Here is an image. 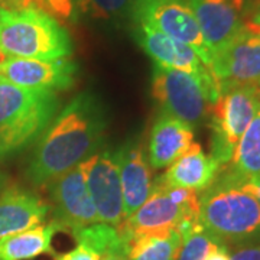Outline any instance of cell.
Returning a JSON list of instances; mask_svg holds the SVG:
<instances>
[{
	"instance_id": "11",
	"label": "cell",
	"mask_w": 260,
	"mask_h": 260,
	"mask_svg": "<svg viewBox=\"0 0 260 260\" xmlns=\"http://www.w3.org/2000/svg\"><path fill=\"white\" fill-rule=\"evenodd\" d=\"M78 65L68 58L41 61L29 58L0 59V77L6 81L32 90L62 91L71 88L75 83Z\"/></svg>"
},
{
	"instance_id": "21",
	"label": "cell",
	"mask_w": 260,
	"mask_h": 260,
	"mask_svg": "<svg viewBox=\"0 0 260 260\" xmlns=\"http://www.w3.org/2000/svg\"><path fill=\"white\" fill-rule=\"evenodd\" d=\"M184 236L179 229L138 234L127 240L129 260H177Z\"/></svg>"
},
{
	"instance_id": "26",
	"label": "cell",
	"mask_w": 260,
	"mask_h": 260,
	"mask_svg": "<svg viewBox=\"0 0 260 260\" xmlns=\"http://www.w3.org/2000/svg\"><path fill=\"white\" fill-rule=\"evenodd\" d=\"M55 260H100V256L83 244H77V247H74L73 250L62 254H56Z\"/></svg>"
},
{
	"instance_id": "23",
	"label": "cell",
	"mask_w": 260,
	"mask_h": 260,
	"mask_svg": "<svg viewBox=\"0 0 260 260\" xmlns=\"http://www.w3.org/2000/svg\"><path fill=\"white\" fill-rule=\"evenodd\" d=\"M135 0H78L80 15L99 20H120L130 16Z\"/></svg>"
},
{
	"instance_id": "6",
	"label": "cell",
	"mask_w": 260,
	"mask_h": 260,
	"mask_svg": "<svg viewBox=\"0 0 260 260\" xmlns=\"http://www.w3.org/2000/svg\"><path fill=\"white\" fill-rule=\"evenodd\" d=\"M200 195L186 188H171L153 182V189L145 204L116 227L129 240L138 234L168 229H179L185 237L198 223Z\"/></svg>"
},
{
	"instance_id": "18",
	"label": "cell",
	"mask_w": 260,
	"mask_h": 260,
	"mask_svg": "<svg viewBox=\"0 0 260 260\" xmlns=\"http://www.w3.org/2000/svg\"><path fill=\"white\" fill-rule=\"evenodd\" d=\"M221 165L201 145L194 142L184 156L175 160L168 171L153 182L171 188H186L192 191H205L215 181Z\"/></svg>"
},
{
	"instance_id": "29",
	"label": "cell",
	"mask_w": 260,
	"mask_h": 260,
	"mask_svg": "<svg viewBox=\"0 0 260 260\" xmlns=\"http://www.w3.org/2000/svg\"><path fill=\"white\" fill-rule=\"evenodd\" d=\"M204 260H232V257H230L227 246L221 243V244L215 246L213 250L205 256Z\"/></svg>"
},
{
	"instance_id": "17",
	"label": "cell",
	"mask_w": 260,
	"mask_h": 260,
	"mask_svg": "<svg viewBox=\"0 0 260 260\" xmlns=\"http://www.w3.org/2000/svg\"><path fill=\"white\" fill-rule=\"evenodd\" d=\"M194 145V129L174 116L162 113L155 120L148 145V160L155 169L171 167Z\"/></svg>"
},
{
	"instance_id": "5",
	"label": "cell",
	"mask_w": 260,
	"mask_h": 260,
	"mask_svg": "<svg viewBox=\"0 0 260 260\" xmlns=\"http://www.w3.org/2000/svg\"><path fill=\"white\" fill-rule=\"evenodd\" d=\"M152 95L164 113L194 129L210 117L211 107L220 97V88L215 80L155 64Z\"/></svg>"
},
{
	"instance_id": "31",
	"label": "cell",
	"mask_w": 260,
	"mask_h": 260,
	"mask_svg": "<svg viewBox=\"0 0 260 260\" xmlns=\"http://www.w3.org/2000/svg\"><path fill=\"white\" fill-rule=\"evenodd\" d=\"M100 260H129L127 259V254L126 251H113V253H107V254H103Z\"/></svg>"
},
{
	"instance_id": "12",
	"label": "cell",
	"mask_w": 260,
	"mask_h": 260,
	"mask_svg": "<svg viewBox=\"0 0 260 260\" xmlns=\"http://www.w3.org/2000/svg\"><path fill=\"white\" fill-rule=\"evenodd\" d=\"M51 184L54 221L73 233L81 227L99 223L93 200L87 189L80 165L55 178Z\"/></svg>"
},
{
	"instance_id": "34",
	"label": "cell",
	"mask_w": 260,
	"mask_h": 260,
	"mask_svg": "<svg viewBox=\"0 0 260 260\" xmlns=\"http://www.w3.org/2000/svg\"><path fill=\"white\" fill-rule=\"evenodd\" d=\"M2 58H3V55H2V54H0V59H2Z\"/></svg>"
},
{
	"instance_id": "33",
	"label": "cell",
	"mask_w": 260,
	"mask_h": 260,
	"mask_svg": "<svg viewBox=\"0 0 260 260\" xmlns=\"http://www.w3.org/2000/svg\"><path fill=\"white\" fill-rule=\"evenodd\" d=\"M260 0H256V2H254V3H253V6H254V5H256V3H259Z\"/></svg>"
},
{
	"instance_id": "13",
	"label": "cell",
	"mask_w": 260,
	"mask_h": 260,
	"mask_svg": "<svg viewBox=\"0 0 260 260\" xmlns=\"http://www.w3.org/2000/svg\"><path fill=\"white\" fill-rule=\"evenodd\" d=\"M211 55L244 28V0H188Z\"/></svg>"
},
{
	"instance_id": "24",
	"label": "cell",
	"mask_w": 260,
	"mask_h": 260,
	"mask_svg": "<svg viewBox=\"0 0 260 260\" xmlns=\"http://www.w3.org/2000/svg\"><path fill=\"white\" fill-rule=\"evenodd\" d=\"M218 244H221V242L197 224L184 237L177 260H204L205 256Z\"/></svg>"
},
{
	"instance_id": "7",
	"label": "cell",
	"mask_w": 260,
	"mask_h": 260,
	"mask_svg": "<svg viewBox=\"0 0 260 260\" xmlns=\"http://www.w3.org/2000/svg\"><path fill=\"white\" fill-rule=\"evenodd\" d=\"M260 110V84L233 87L220 94L210 112V155L221 167L233 156L243 133Z\"/></svg>"
},
{
	"instance_id": "9",
	"label": "cell",
	"mask_w": 260,
	"mask_h": 260,
	"mask_svg": "<svg viewBox=\"0 0 260 260\" xmlns=\"http://www.w3.org/2000/svg\"><path fill=\"white\" fill-rule=\"evenodd\" d=\"M210 70L220 94L233 87L260 84V32L243 28L211 55Z\"/></svg>"
},
{
	"instance_id": "14",
	"label": "cell",
	"mask_w": 260,
	"mask_h": 260,
	"mask_svg": "<svg viewBox=\"0 0 260 260\" xmlns=\"http://www.w3.org/2000/svg\"><path fill=\"white\" fill-rule=\"evenodd\" d=\"M135 38L156 65L191 73L207 80H215L211 70L203 62L200 55L184 42L146 25H138L135 29Z\"/></svg>"
},
{
	"instance_id": "22",
	"label": "cell",
	"mask_w": 260,
	"mask_h": 260,
	"mask_svg": "<svg viewBox=\"0 0 260 260\" xmlns=\"http://www.w3.org/2000/svg\"><path fill=\"white\" fill-rule=\"evenodd\" d=\"M73 236L78 244L95 251L100 257L103 254L113 251H126L127 254V243L121 237L119 230L113 225L104 223H94L81 227L73 232Z\"/></svg>"
},
{
	"instance_id": "25",
	"label": "cell",
	"mask_w": 260,
	"mask_h": 260,
	"mask_svg": "<svg viewBox=\"0 0 260 260\" xmlns=\"http://www.w3.org/2000/svg\"><path fill=\"white\" fill-rule=\"evenodd\" d=\"M48 13L65 22H77L80 18L78 0H41Z\"/></svg>"
},
{
	"instance_id": "2",
	"label": "cell",
	"mask_w": 260,
	"mask_h": 260,
	"mask_svg": "<svg viewBox=\"0 0 260 260\" xmlns=\"http://www.w3.org/2000/svg\"><path fill=\"white\" fill-rule=\"evenodd\" d=\"M200 225L221 243L260 239V204L242 182L218 172L200 197Z\"/></svg>"
},
{
	"instance_id": "1",
	"label": "cell",
	"mask_w": 260,
	"mask_h": 260,
	"mask_svg": "<svg viewBox=\"0 0 260 260\" xmlns=\"http://www.w3.org/2000/svg\"><path fill=\"white\" fill-rule=\"evenodd\" d=\"M106 114L93 94H78L39 136L30 156L28 177L47 185L97 153L106 132Z\"/></svg>"
},
{
	"instance_id": "4",
	"label": "cell",
	"mask_w": 260,
	"mask_h": 260,
	"mask_svg": "<svg viewBox=\"0 0 260 260\" xmlns=\"http://www.w3.org/2000/svg\"><path fill=\"white\" fill-rule=\"evenodd\" d=\"M58 107L54 91L23 88L0 77V158L41 136Z\"/></svg>"
},
{
	"instance_id": "20",
	"label": "cell",
	"mask_w": 260,
	"mask_h": 260,
	"mask_svg": "<svg viewBox=\"0 0 260 260\" xmlns=\"http://www.w3.org/2000/svg\"><path fill=\"white\" fill-rule=\"evenodd\" d=\"M220 174L242 184L260 175V110L243 133L230 162L220 169Z\"/></svg>"
},
{
	"instance_id": "19",
	"label": "cell",
	"mask_w": 260,
	"mask_h": 260,
	"mask_svg": "<svg viewBox=\"0 0 260 260\" xmlns=\"http://www.w3.org/2000/svg\"><path fill=\"white\" fill-rule=\"evenodd\" d=\"M62 230L54 220L0 240V260H30L52 253V240Z\"/></svg>"
},
{
	"instance_id": "10",
	"label": "cell",
	"mask_w": 260,
	"mask_h": 260,
	"mask_svg": "<svg viewBox=\"0 0 260 260\" xmlns=\"http://www.w3.org/2000/svg\"><path fill=\"white\" fill-rule=\"evenodd\" d=\"M99 221L119 227L124 221L120 174L114 152L94 153L80 164Z\"/></svg>"
},
{
	"instance_id": "16",
	"label": "cell",
	"mask_w": 260,
	"mask_h": 260,
	"mask_svg": "<svg viewBox=\"0 0 260 260\" xmlns=\"http://www.w3.org/2000/svg\"><path fill=\"white\" fill-rule=\"evenodd\" d=\"M49 205L32 191L8 186L0 192V240L41 225L47 220Z\"/></svg>"
},
{
	"instance_id": "3",
	"label": "cell",
	"mask_w": 260,
	"mask_h": 260,
	"mask_svg": "<svg viewBox=\"0 0 260 260\" xmlns=\"http://www.w3.org/2000/svg\"><path fill=\"white\" fill-rule=\"evenodd\" d=\"M74 51L68 30L51 13L38 8H0V54L10 58L54 61Z\"/></svg>"
},
{
	"instance_id": "28",
	"label": "cell",
	"mask_w": 260,
	"mask_h": 260,
	"mask_svg": "<svg viewBox=\"0 0 260 260\" xmlns=\"http://www.w3.org/2000/svg\"><path fill=\"white\" fill-rule=\"evenodd\" d=\"M244 28L254 32H260V2L251 6L244 15Z\"/></svg>"
},
{
	"instance_id": "32",
	"label": "cell",
	"mask_w": 260,
	"mask_h": 260,
	"mask_svg": "<svg viewBox=\"0 0 260 260\" xmlns=\"http://www.w3.org/2000/svg\"><path fill=\"white\" fill-rule=\"evenodd\" d=\"M5 179H6V178H5V175H3V172L0 171V192L5 189Z\"/></svg>"
},
{
	"instance_id": "15",
	"label": "cell",
	"mask_w": 260,
	"mask_h": 260,
	"mask_svg": "<svg viewBox=\"0 0 260 260\" xmlns=\"http://www.w3.org/2000/svg\"><path fill=\"white\" fill-rule=\"evenodd\" d=\"M120 174L124 220L139 210L153 189L152 171L146 153L138 142H129L114 152Z\"/></svg>"
},
{
	"instance_id": "30",
	"label": "cell",
	"mask_w": 260,
	"mask_h": 260,
	"mask_svg": "<svg viewBox=\"0 0 260 260\" xmlns=\"http://www.w3.org/2000/svg\"><path fill=\"white\" fill-rule=\"evenodd\" d=\"M244 185H246V188L250 191L251 194L256 197V200L259 201V204H260V175L259 177L250 179V181H249V182H246Z\"/></svg>"
},
{
	"instance_id": "27",
	"label": "cell",
	"mask_w": 260,
	"mask_h": 260,
	"mask_svg": "<svg viewBox=\"0 0 260 260\" xmlns=\"http://www.w3.org/2000/svg\"><path fill=\"white\" fill-rule=\"evenodd\" d=\"M232 260H260V243L250 242L242 244L230 254Z\"/></svg>"
},
{
	"instance_id": "8",
	"label": "cell",
	"mask_w": 260,
	"mask_h": 260,
	"mask_svg": "<svg viewBox=\"0 0 260 260\" xmlns=\"http://www.w3.org/2000/svg\"><path fill=\"white\" fill-rule=\"evenodd\" d=\"M130 16L138 25H146L189 45L210 68L211 52L188 0H135Z\"/></svg>"
}]
</instances>
